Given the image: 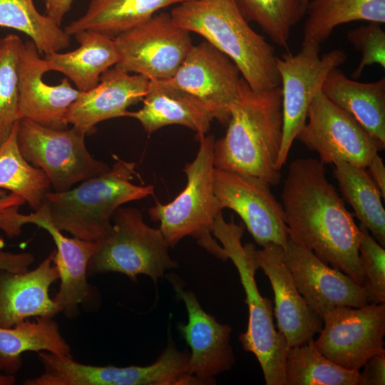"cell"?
<instances>
[{"label": "cell", "instance_id": "6da1fadb", "mask_svg": "<svg viewBox=\"0 0 385 385\" xmlns=\"http://www.w3.org/2000/svg\"><path fill=\"white\" fill-rule=\"evenodd\" d=\"M289 237L362 286L360 230L319 159L289 165L282 193Z\"/></svg>", "mask_w": 385, "mask_h": 385}, {"label": "cell", "instance_id": "7a4b0ae2", "mask_svg": "<svg viewBox=\"0 0 385 385\" xmlns=\"http://www.w3.org/2000/svg\"><path fill=\"white\" fill-rule=\"evenodd\" d=\"M230 112L225 135L214 143V167L277 185L283 127L281 87L256 91L241 77Z\"/></svg>", "mask_w": 385, "mask_h": 385}, {"label": "cell", "instance_id": "3957f363", "mask_svg": "<svg viewBox=\"0 0 385 385\" xmlns=\"http://www.w3.org/2000/svg\"><path fill=\"white\" fill-rule=\"evenodd\" d=\"M170 14L178 26L227 56L252 90L280 86L274 48L249 26L235 0H189Z\"/></svg>", "mask_w": 385, "mask_h": 385}, {"label": "cell", "instance_id": "277c9868", "mask_svg": "<svg viewBox=\"0 0 385 385\" xmlns=\"http://www.w3.org/2000/svg\"><path fill=\"white\" fill-rule=\"evenodd\" d=\"M135 163L116 158L111 168L63 192H47L51 222L74 237L98 242L112 228L114 212L122 205L154 193L153 185L132 183Z\"/></svg>", "mask_w": 385, "mask_h": 385}, {"label": "cell", "instance_id": "5b68a950", "mask_svg": "<svg viewBox=\"0 0 385 385\" xmlns=\"http://www.w3.org/2000/svg\"><path fill=\"white\" fill-rule=\"evenodd\" d=\"M245 228L242 222L236 224L233 217L226 222L221 211L215 218L212 231L237 270L246 295L248 324L239 340L245 351L256 356L266 385H286L285 366L289 348L284 335L275 329L272 302L263 297L257 288V249L252 243L242 244Z\"/></svg>", "mask_w": 385, "mask_h": 385}, {"label": "cell", "instance_id": "8992f818", "mask_svg": "<svg viewBox=\"0 0 385 385\" xmlns=\"http://www.w3.org/2000/svg\"><path fill=\"white\" fill-rule=\"evenodd\" d=\"M197 155L187 163L183 172L187 177L185 189L170 202L156 204L148 209L150 218L160 222L159 229L170 247L186 236L193 237L200 246L226 262L224 249L212 237L216 215L222 210L213 189V135H203Z\"/></svg>", "mask_w": 385, "mask_h": 385}, {"label": "cell", "instance_id": "52a82bcc", "mask_svg": "<svg viewBox=\"0 0 385 385\" xmlns=\"http://www.w3.org/2000/svg\"><path fill=\"white\" fill-rule=\"evenodd\" d=\"M111 220L110 232L98 242L88 262L87 274L118 272L135 282L145 274L156 285L167 270L178 267L161 230L145 224L138 209L119 207Z\"/></svg>", "mask_w": 385, "mask_h": 385}, {"label": "cell", "instance_id": "ba28073f", "mask_svg": "<svg viewBox=\"0 0 385 385\" xmlns=\"http://www.w3.org/2000/svg\"><path fill=\"white\" fill-rule=\"evenodd\" d=\"M168 332L166 347L152 364L145 366H97L75 361L72 356L40 351L44 371L26 385H200L188 373L190 352L180 351Z\"/></svg>", "mask_w": 385, "mask_h": 385}, {"label": "cell", "instance_id": "9c48e42d", "mask_svg": "<svg viewBox=\"0 0 385 385\" xmlns=\"http://www.w3.org/2000/svg\"><path fill=\"white\" fill-rule=\"evenodd\" d=\"M86 134L73 126L58 130L26 118L17 123V143L25 160L43 170L56 192L101 174L109 167L95 159L85 144Z\"/></svg>", "mask_w": 385, "mask_h": 385}, {"label": "cell", "instance_id": "30bf717a", "mask_svg": "<svg viewBox=\"0 0 385 385\" xmlns=\"http://www.w3.org/2000/svg\"><path fill=\"white\" fill-rule=\"evenodd\" d=\"M320 46L302 44L300 51L287 53L277 58L282 84V140L277 160L281 170L286 163L294 140L307 122L309 106L321 91L331 70L344 64L345 53L332 50L319 57Z\"/></svg>", "mask_w": 385, "mask_h": 385}, {"label": "cell", "instance_id": "8fae6325", "mask_svg": "<svg viewBox=\"0 0 385 385\" xmlns=\"http://www.w3.org/2000/svg\"><path fill=\"white\" fill-rule=\"evenodd\" d=\"M190 31L170 14H155L113 38L123 70L150 81H165L176 73L193 46Z\"/></svg>", "mask_w": 385, "mask_h": 385}, {"label": "cell", "instance_id": "7c38bea8", "mask_svg": "<svg viewBox=\"0 0 385 385\" xmlns=\"http://www.w3.org/2000/svg\"><path fill=\"white\" fill-rule=\"evenodd\" d=\"M322 319L324 325L314 344L339 366L359 371L370 356L385 351L384 303L335 307Z\"/></svg>", "mask_w": 385, "mask_h": 385}, {"label": "cell", "instance_id": "4fadbf2b", "mask_svg": "<svg viewBox=\"0 0 385 385\" xmlns=\"http://www.w3.org/2000/svg\"><path fill=\"white\" fill-rule=\"evenodd\" d=\"M307 120L296 138L317 152L324 165L344 161L366 168L379 151L376 142L353 115L321 91L309 106Z\"/></svg>", "mask_w": 385, "mask_h": 385}, {"label": "cell", "instance_id": "5bb4252c", "mask_svg": "<svg viewBox=\"0 0 385 385\" xmlns=\"http://www.w3.org/2000/svg\"><path fill=\"white\" fill-rule=\"evenodd\" d=\"M213 189L222 209L235 211L257 245H285L289 235L284 208L269 183L215 168Z\"/></svg>", "mask_w": 385, "mask_h": 385}, {"label": "cell", "instance_id": "9a60e30c", "mask_svg": "<svg viewBox=\"0 0 385 385\" xmlns=\"http://www.w3.org/2000/svg\"><path fill=\"white\" fill-rule=\"evenodd\" d=\"M241 77L237 66L227 56L204 41L192 46L172 78L160 81L194 96L214 119L227 125Z\"/></svg>", "mask_w": 385, "mask_h": 385}, {"label": "cell", "instance_id": "2e32d148", "mask_svg": "<svg viewBox=\"0 0 385 385\" xmlns=\"http://www.w3.org/2000/svg\"><path fill=\"white\" fill-rule=\"evenodd\" d=\"M166 277L188 312V322L178 329L191 349L188 373L200 384H214V377L230 371L235 363L230 345L232 328L203 310L195 294L184 289L178 277L172 273Z\"/></svg>", "mask_w": 385, "mask_h": 385}, {"label": "cell", "instance_id": "e0dca14e", "mask_svg": "<svg viewBox=\"0 0 385 385\" xmlns=\"http://www.w3.org/2000/svg\"><path fill=\"white\" fill-rule=\"evenodd\" d=\"M282 247L284 262L298 291L321 319L335 307H361L369 303L363 286L339 270L329 267L289 237Z\"/></svg>", "mask_w": 385, "mask_h": 385}, {"label": "cell", "instance_id": "ac0fdd59", "mask_svg": "<svg viewBox=\"0 0 385 385\" xmlns=\"http://www.w3.org/2000/svg\"><path fill=\"white\" fill-rule=\"evenodd\" d=\"M17 71L21 118L54 129H66L67 113L80 91L71 85L68 78L55 86L43 81V74L49 71L48 65L31 40L21 47Z\"/></svg>", "mask_w": 385, "mask_h": 385}, {"label": "cell", "instance_id": "d6986e66", "mask_svg": "<svg viewBox=\"0 0 385 385\" xmlns=\"http://www.w3.org/2000/svg\"><path fill=\"white\" fill-rule=\"evenodd\" d=\"M260 269L268 277L274 294L273 314L277 326L289 348L313 339L323 327V321L298 291L284 260L283 247L270 243L257 250Z\"/></svg>", "mask_w": 385, "mask_h": 385}, {"label": "cell", "instance_id": "ffe728a7", "mask_svg": "<svg viewBox=\"0 0 385 385\" xmlns=\"http://www.w3.org/2000/svg\"><path fill=\"white\" fill-rule=\"evenodd\" d=\"M150 83V81L145 76L130 75L114 66L102 73L96 87L80 91L68 109L66 123L86 134L93 133L98 123L125 117L130 106L143 101Z\"/></svg>", "mask_w": 385, "mask_h": 385}, {"label": "cell", "instance_id": "44dd1931", "mask_svg": "<svg viewBox=\"0 0 385 385\" xmlns=\"http://www.w3.org/2000/svg\"><path fill=\"white\" fill-rule=\"evenodd\" d=\"M55 250L36 268L24 272L0 269V327L10 328L31 317H53L62 309L49 295L59 279Z\"/></svg>", "mask_w": 385, "mask_h": 385}, {"label": "cell", "instance_id": "7402d4cb", "mask_svg": "<svg viewBox=\"0 0 385 385\" xmlns=\"http://www.w3.org/2000/svg\"><path fill=\"white\" fill-rule=\"evenodd\" d=\"M17 219L21 227L28 223L34 224L46 230L52 237L56 246L53 263L61 279L59 290L53 299L66 314L72 315L78 304L88 295L87 267L98 247V242L65 237L52 223L45 200L34 212L29 215L18 212Z\"/></svg>", "mask_w": 385, "mask_h": 385}, {"label": "cell", "instance_id": "603a6c76", "mask_svg": "<svg viewBox=\"0 0 385 385\" xmlns=\"http://www.w3.org/2000/svg\"><path fill=\"white\" fill-rule=\"evenodd\" d=\"M143 101L140 110L128 111L125 116L138 120L148 134L166 125H180L195 131L198 139L205 135L214 120L194 96L160 81H150Z\"/></svg>", "mask_w": 385, "mask_h": 385}, {"label": "cell", "instance_id": "cb8c5ba5", "mask_svg": "<svg viewBox=\"0 0 385 385\" xmlns=\"http://www.w3.org/2000/svg\"><path fill=\"white\" fill-rule=\"evenodd\" d=\"M322 93L334 104L349 113L376 142L385 148V78L372 83L348 78L339 68L329 71Z\"/></svg>", "mask_w": 385, "mask_h": 385}, {"label": "cell", "instance_id": "d4e9b609", "mask_svg": "<svg viewBox=\"0 0 385 385\" xmlns=\"http://www.w3.org/2000/svg\"><path fill=\"white\" fill-rule=\"evenodd\" d=\"M80 46L74 51L44 55L49 71L64 74L79 91H88L99 83L101 76L115 66L119 55L113 38L93 31L73 35Z\"/></svg>", "mask_w": 385, "mask_h": 385}, {"label": "cell", "instance_id": "484cf974", "mask_svg": "<svg viewBox=\"0 0 385 385\" xmlns=\"http://www.w3.org/2000/svg\"><path fill=\"white\" fill-rule=\"evenodd\" d=\"M189 0H91L86 13L67 25L69 36L93 31L111 38L153 16L157 11Z\"/></svg>", "mask_w": 385, "mask_h": 385}, {"label": "cell", "instance_id": "4316f807", "mask_svg": "<svg viewBox=\"0 0 385 385\" xmlns=\"http://www.w3.org/2000/svg\"><path fill=\"white\" fill-rule=\"evenodd\" d=\"M26 351L72 356L58 324L50 317H36L34 322L26 319L12 327H0V362L4 371L16 373L21 365V355Z\"/></svg>", "mask_w": 385, "mask_h": 385}, {"label": "cell", "instance_id": "83f0119b", "mask_svg": "<svg viewBox=\"0 0 385 385\" xmlns=\"http://www.w3.org/2000/svg\"><path fill=\"white\" fill-rule=\"evenodd\" d=\"M306 12L302 44L320 46L340 24L355 21L384 24L385 0H312Z\"/></svg>", "mask_w": 385, "mask_h": 385}, {"label": "cell", "instance_id": "f1b7e54d", "mask_svg": "<svg viewBox=\"0 0 385 385\" xmlns=\"http://www.w3.org/2000/svg\"><path fill=\"white\" fill-rule=\"evenodd\" d=\"M334 177L354 215L381 246L385 245V210L381 195L366 168L341 161L334 164Z\"/></svg>", "mask_w": 385, "mask_h": 385}, {"label": "cell", "instance_id": "f546056e", "mask_svg": "<svg viewBox=\"0 0 385 385\" xmlns=\"http://www.w3.org/2000/svg\"><path fill=\"white\" fill-rule=\"evenodd\" d=\"M0 26L26 34L40 54L59 52L71 43V36L49 16L40 14L33 0H0Z\"/></svg>", "mask_w": 385, "mask_h": 385}, {"label": "cell", "instance_id": "4dcf8cb0", "mask_svg": "<svg viewBox=\"0 0 385 385\" xmlns=\"http://www.w3.org/2000/svg\"><path fill=\"white\" fill-rule=\"evenodd\" d=\"M17 123L0 146V189L19 195L36 210L44 201L51 183L43 170L21 155L17 143Z\"/></svg>", "mask_w": 385, "mask_h": 385}, {"label": "cell", "instance_id": "1f68e13d", "mask_svg": "<svg viewBox=\"0 0 385 385\" xmlns=\"http://www.w3.org/2000/svg\"><path fill=\"white\" fill-rule=\"evenodd\" d=\"M286 385H361L360 372L334 364L316 347L314 339L289 349Z\"/></svg>", "mask_w": 385, "mask_h": 385}, {"label": "cell", "instance_id": "d6a6232c", "mask_svg": "<svg viewBox=\"0 0 385 385\" xmlns=\"http://www.w3.org/2000/svg\"><path fill=\"white\" fill-rule=\"evenodd\" d=\"M249 23L258 24L271 41L288 50L292 28L307 11L302 0H235Z\"/></svg>", "mask_w": 385, "mask_h": 385}, {"label": "cell", "instance_id": "836d02e7", "mask_svg": "<svg viewBox=\"0 0 385 385\" xmlns=\"http://www.w3.org/2000/svg\"><path fill=\"white\" fill-rule=\"evenodd\" d=\"M22 44L16 34H10L0 38V146L21 119L17 69Z\"/></svg>", "mask_w": 385, "mask_h": 385}, {"label": "cell", "instance_id": "e575fe53", "mask_svg": "<svg viewBox=\"0 0 385 385\" xmlns=\"http://www.w3.org/2000/svg\"><path fill=\"white\" fill-rule=\"evenodd\" d=\"M358 245L362 286L369 302H385V250L361 224Z\"/></svg>", "mask_w": 385, "mask_h": 385}, {"label": "cell", "instance_id": "d590c367", "mask_svg": "<svg viewBox=\"0 0 385 385\" xmlns=\"http://www.w3.org/2000/svg\"><path fill=\"white\" fill-rule=\"evenodd\" d=\"M346 38L362 54L361 62L351 73L352 78H359L368 66L379 64L385 68V32L381 24L369 22L352 29L347 33Z\"/></svg>", "mask_w": 385, "mask_h": 385}, {"label": "cell", "instance_id": "8d00e7d4", "mask_svg": "<svg viewBox=\"0 0 385 385\" xmlns=\"http://www.w3.org/2000/svg\"><path fill=\"white\" fill-rule=\"evenodd\" d=\"M24 202L25 200L19 195L0 190V229L9 237L21 232V227L16 222V214Z\"/></svg>", "mask_w": 385, "mask_h": 385}, {"label": "cell", "instance_id": "74e56055", "mask_svg": "<svg viewBox=\"0 0 385 385\" xmlns=\"http://www.w3.org/2000/svg\"><path fill=\"white\" fill-rule=\"evenodd\" d=\"M362 367L361 385L385 384V351L370 356Z\"/></svg>", "mask_w": 385, "mask_h": 385}, {"label": "cell", "instance_id": "f35d334b", "mask_svg": "<svg viewBox=\"0 0 385 385\" xmlns=\"http://www.w3.org/2000/svg\"><path fill=\"white\" fill-rule=\"evenodd\" d=\"M4 247V240L0 237V269L12 272H24L28 271V268L34 261L32 254L29 252L12 253L5 252Z\"/></svg>", "mask_w": 385, "mask_h": 385}, {"label": "cell", "instance_id": "ab89813d", "mask_svg": "<svg viewBox=\"0 0 385 385\" xmlns=\"http://www.w3.org/2000/svg\"><path fill=\"white\" fill-rule=\"evenodd\" d=\"M367 172L379 189L383 199L385 198V167L382 158L375 153L366 167Z\"/></svg>", "mask_w": 385, "mask_h": 385}, {"label": "cell", "instance_id": "60d3db41", "mask_svg": "<svg viewBox=\"0 0 385 385\" xmlns=\"http://www.w3.org/2000/svg\"><path fill=\"white\" fill-rule=\"evenodd\" d=\"M74 0H46L45 14L61 26L64 16L70 10Z\"/></svg>", "mask_w": 385, "mask_h": 385}, {"label": "cell", "instance_id": "b9f144b4", "mask_svg": "<svg viewBox=\"0 0 385 385\" xmlns=\"http://www.w3.org/2000/svg\"><path fill=\"white\" fill-rule=\"evenodd\" d=\"M1 364L0 362V385H12L15 383V377L12 374H3Z\"/></svg>", "mask_w": 385, "mask_h": 385}, {"label": "cell", "instance_id": "7bdbcfd3", "mask_svg": "<svg viewBox=\"0 0 385 385\" xmlns=\"http://www.w3.org/2000/svg\"><path fill=\"white\" fill-rule=\"evenodd\" d=\"M302 1L303 4H304L305 6L307 7V5H308V4H309V0H302Z\"/></svg>", "mask_w": 385, "mask_h": 385}]
</instances>
